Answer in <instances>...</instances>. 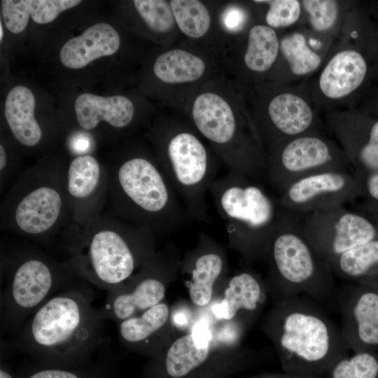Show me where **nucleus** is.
Segmentation results:
<instances>
[{"mask_svg":"<svg viewBox=\"0 0 378 378\" xmlns=\"http://www.w3.org/2000/svg\"><path fill=\"white\" fill-rule=\"evenodd\" d=\"M313 112L300 97L284 92L270 102L267 120L259 125L257 133L260 141L268 147V153L294 138L312 134Z\"/></svg>","mask_w":378,"mask_h":378,"instance_id":"nucleus-19","label":"nucleus"},{"mask_svg":"<svg viewBox=\"0 0 378 378\" xmlns=\"http://www.w3.org/2000/svg\"><path fill=\"white\" fill-rule=\"evenodd\" d=\"M109 363H101L78 368H59L38 365L19 378H111Z\"/></svg>","mask_w":378,"mask_h":378,"instance_id":"nucleus-34","label":"nucleus"},{"mask_svg":"<svg viewBox=\"0 0 378 378\" xmlns=\"http://www.w3.org/2000/svg\"><path fill=\"white\" fill-rule=\"evenodd\" d=\"M367 209L372 214V216H368L373 220L378 229V206L367 204Z\"/></svg>","mask_w":378,"mask_h":378,"instance_id":"nucleus-42","label":"nucleus"},{"mask_svg":"<svg viewBox=\"0 0 378 378\" xmlns=\"http://www.w3.org/2000/svg\"><path fill=\"white\" fill-rule=\"evenodd\" d=\"M66 170V165L45 162L21 172L1 202V229L42 241L70 225Z\"/></svg>","mask_w":378,"mask_h":378,"instance_id":"nucleus-5","label":"nucleus"},{"mask_svg":"<svg viewBox=\"0 0 378 378\" xmlns=\"http://www.w3.org/2000/svg\"><path fill=\"white\" fill-rule=\"evenodd\" d=\"M230 246L250 261L267 260L272 237L286 213L279 199L258 181L230 172L209 186Z\"/></svg>","mask_w":378,"mask_h":378,"instance_id":"nucleus-6","label":"nucleus"},{"mask_svg":"<svg viewBox=\"0 0 378 378\" xmlns=\"http://www.w3.org/2000/svg\"><path fill=\"white\" fill-rule=\"evenodd\" d=\"M280 50L295 75L307 74L321 64V57L307 46L304 36L300 33H293L283 38Z\"/></svg>","mask_w":378,"mask_h":378,"instance_id":"nucleus-31","label":"nucleus"},{"mask_svg":"<svg viewBox=\"0 0 378 378\" xmlns=\"http://www.w3.org/2000/svg\"><path fill=\"white\" fill-rule=\"evenodd\" d=\"M361 195L366 197L368 204L378 206V172L358 178Z\"/></svg>","mask_w":378,"mask_h":378,"instance_id":"nucleus-37","label":"nucleus"},{"mask_svg":"<svg viewBox=\"0 0 378 378\" xmlns=\"http://www.w3.org/2000/svg\"><path fill=\"white\" fill-rule=\"evenodd\" d=\"M133 4L150 30L163 34L174 27L176 22L169 2L164 0H134Z\"/></svg>","mask_w":378,"mask_h":378,"instance_id":"nucleus-33","label":"nucleus"},{"mask_svg":"<svg viewBox=\"0 0 378 378\" xmlns=\"http://www.w3.org/2000/svg\"><path fill=\"white\" fill-rule=\"evenodd\" d=\"M360 195L359 178L354 173L340 170L304 178L288 187L278 199L286 210L304 215L345 206Z\"/></svg>","mask_w":378,"mask_h":378,"instance_id":"nucleus-14","label":"nucleus"},{"mask_svg":"<svg viewBox=\"0 0 378 378\" xmlns=\"http://www.w3.org/2000/svg\"><path fill=\"white\" fill-rule=\"evenodd\" d=\"M244 14L241 9L232 7L225 10L222 22L228 31H237L244 24Z\"/></svg>","mask_w":378,"mask_h":378,"instance_id":"nucleus-38","label":"nucleus"},{"mask_svg":"<svg viewBox=\"0 0 378 378\" xmlns=\"http://www.w3.org/2000/svg\"><path fill=\"white\" fill-rule=\"evenodd\" d=\"M206 70V62L197 55L174 48L160 55L153 64V73L167 84H184L200 79Z\"/></svg>","mask_w":378,"mask_h":378,"instance_id":"nucleus-27","label":"nucleus"},{"mask_svg":"<svg viewBox=\"0 0 378 378\" xmlns=\"http://www.w3.org/2000/svg\"><path fill=\"white\" fill-rule=\"evenodd\" d=\"M0 378H19L18 375L14 374L4 363H1Z\"/></svg>","mask_w":378,"mask_h":378,"instance_id":"nucleus-41","label":"nucleus"},{"mask_svg":"<svg viewBox=\"0 0 378 378\" xmlns=\"http://www.w3.org/2000/svg\"><path fill=\"white\" fill-rule=\"evenodd\" d=\"M1 265L4 279L1 330L14 336L50 298L84 280L67 260L57 261L30 245L4 253Z\"/></svg>","mask_w":378,"mask_h":378,"instance_id":"nucleus-7","label":"nucleus"},{"mask_svg":"<svg viewBox=\"0 0 378 378\" xmlns=\"http://www.w3.org/2000/svg\"><path fill=\"white\" fill-rule=\"evenodd\" d=\"M74 106L77 122L85 131L95 129L102 121L116 129L125 128L134 115L132 102L121 95L105 97L83 93L76 98Z\"/></svg>","mask_w":378,"mask_h":378,"instance_id":"nucleus-23","label":"nucleus"},{"mask_svg":"<svg viewBox=\"0 0 378 378\" xmlns=\"http://www.w3.org/2000/svg\"><path fill=\"white\" fill-rule=\"evenodd\" d=\"M279 49L280 43L273 28L254 25L248 31L244 63L253 71H266L275 62Z\"/></svg>","mask_w":378,"mask_h":378,"instance_id":"nucleus-29","label":"nucleus"},{"mask_svg":"<svg viewBox=\"0 0 378 378\" xmlns=\"http://www.w3.org/2000/svg\"><path fill=\"white\" fill-rule=\"evenodd\" d=\"M368 64L365 57L354 50L339 52L329 61L319 78V87L331 99L344 97L365 81Z\"/></svg>","mask_w":378,"mask_h":378,"instance_id":"nucleus-24","label":"nucleus"},{"mask_svg":"<svg viewBox=\"0 0 378 378\" xmlns=\"http://www.w3.org/2000/svg\"><path fill=\"white\" fill-rule=\"evenodd\" d=\"M335 300L341 314L343 338L354 352L378 346V293L346 288L336 290Z\"/></svg>","mask_w":378,"mask_h":378,"instance_id":"nucleus-18","label":"nucleus"},{"mask_svg":"<svg viewBox=\"0 0 378 378\" xmlns=\"http://www.w3.org/2000/svg\"><path fill=\"white\" fill-rule=\"evenodd\" d=\"M301 225L309 244L328 265L344 253L378 237V229L368 215L344 206L302 215Z\"/></svg>","mask_w":378,"mask_h":378,"instance_id":"nucleus-13","label":"nucleus"},{"mask_svg":"<svg viewBox=\"0 0 378 378\" xmlns=\"http://www.w3.org/2000/svg\"><path fill=\"white\" fill-rule=\"evenodd\" d=\"M344 146V157L358 178L378 172V118L361 116L333 125Z\"/></svg>","mask_w":378,"mask_h":378,"instance_id":"nucleus-21","label":"nucleus"},{"mask_svg":"<svg viewBox=\"0 0 378 378\" xmlns=\"http://www.w3.org/2000/svg\"><path fill=\"white\" fill-rule=\"evenodd\" d=\"M35 97L23 85L13 87L5 102L4 115L15 139L27 148L36 147L43 139V131L34 116Z\"/></svg>","mask_w":378,"mask_h":378,"instance_id":"nucleus-25","label":"nucleus"},{"mask_svg":"<svg viewBox=\"0 0 378 378\" xmlns=\"http://www.w3.org/2000/svg\"><path fill=\"white\" fill-rule=\"evenodd\" d=\"M229 378V377H228ZM241 378H309L300 377L291 374H288L284 372L278 373H262L252 377H241Z\"/></svg>","mask_w":378,"mask_h":378,"instance_id":"nucleus-40","label":"nucleus"},{"mask_svg":"<svg viewBox=\"0 0 378 378\" xmlns=\"http://www.w3.org/2000/svg\"><path fill=\"white\" fill-rule=\"evenodd\" d=\"M377 52H378V34H377Z\"/></svg>","mask_w":378,"mask_h":378,"instance_id":"nucleus-45","label":"nucleus"},{"mask_svg":"<svg viewBox=\"0 0 378 378\" xmlns=\"http://www.w3.org/2000/svg\"><path fill=\"white\" fill-rule=\"evenodd\" d=\"M266 4L269 9L265 15L267 26L272 28L284 27L294 24L301 11L300 3L297 0L254 1Z\"/></svg>","mask_w":378,"mask_h":378,"instance_id":"nucleus-35","label":"nucleus"},{"mask_svg":"<svg viewBox=\"0 0 378 378\" xmlns=\"http://www.w3.org/2000/svg\"><path fill=\"white\" fill-rule=\"evenodd\" d=\"M120 45L117 31L108 24L98 23L66 42L60 50L59 58L65 66L78 69L96 59L113 55Z\"/></svg>","mask_w":378,"mask_h":378,"instance_id":"nucleus-22","label":"nucleus"},{"mask_svg":"<svg viewBox=\"0 0 378 378\" xmlns=\"http://www.w3.org/2000/svg\"><path fill=\"white\" fill-rule=\"evenodd\" d=\"M66 187L71 224L85 226L104 211L108 192L107 167L92 155H77L66 165Z\"/></svg>","mask_w":378,"mask_h":378,"instance_id":"nucleus-15","label":"nucleus"},{"mask_svg":"<svg viewBox=\"0 0 378 378\" xmlns=\"http://www.w3.org/2000/svg\"><path fill=\"white\" fill-rule=\"evenodd\" d=\"M169 4L176 24L184 35L199 38L209 31L211 16L204 3L198 0H172Z\"/></svg>","mask_w":378,"mask_h":378,"instance_id":"nucleus-30","label":"nucleus"},{"mask_svg":"<svg viewBox=\"0 0 378 378\" xmlns=\"http://www.w3.org/2000/svg\"><path fill=\"white\" fill-rule=\"evenodd\" d=\"M82 285L50 298L14 336L16 346L38 365L85 367L104 346V319L92 305V290Z\"/></svg>","mask_w":378,"mask_h":378,"instance_id":"nucleus-1","label":"nucleus"},{"mask_svg":"<svg viewBox=\"0 0 378 378\" xmlns=\"http://www.w3.org/2000/svg\"><path fill=\"white\" fill-rule=\"evenodd\" d=\"M301 216L286 211L272 237L266 281L274 303L307 295L322 305L335 300L333 273L305 238Z\"/></svg>","mask_w":378,"mask_h":378,"instance_id":"nucleus-8","label":"nucleus"},{"mask_svg":"<svg viewBox=\"0 0 378 378\" xmlns=\"http://www.w3.org/2000/svg\"><path fill=\"white\" fill-rule=\"evenodd\" d=\"M321 378H378V358L369 351L354 352L338 360Z\"/></svg>","mask_w":378,"mask_h":378,"instance_id":"nucleus-32","label":"nucleus"},{"mask_svg":"<svg viewBox=\"0 0 378 378\" xmlns=\"http://www.w3.org/2000/svg\"><path fill=\"white\" fill-rule=\"evenodd\" d=\"M333 274L346 281H360L378 270V237L340 255L330 265Z\"/></svg>","mask_w":378,"mask_h":378,"instance_id":"nucleus-28","label":"nucleus"},{"mask_svg":"<svg viewBox=\"0 0 378 378\" xmlns=\"http://www.w3.org/2000/svg\"><path fill=\"white\" fill-rule=\"evenodd\" d=\"M80 0H3L1 12L7 29L19 34L27 27L29 16L40 24L50 23L58 15L78 5Z\"/></svg>","mask_w":378,"mask_h":378,"instance_id":"nucleus-26","label":"nucleus"},{"mask_svg":"<svg viewBox=\"0 0 378 378\" xmlns=\"http://www.w3.org/2000/svg\"><path fill=\"white\" fill-rule=\"evenodd\" d=\"M4 36V29L1 22H0V41H2Z\"/></svg>","mask_w":378,"mask_h":378,"instance_id":"nucleus-43","label":"nucleus"},{"mask_svg":"<svg viewBox=\"0 0 378 378\" xmlns=\"http://www.w3.org/2000/svg\"><path fill=\"white\" fill-rule=\"evenodd\" d=\"M302 4L309 14L314 29L323 31L329 29L338 15L337 4L332 0H304Z\"/></svg>","mask_w":378,"mask_h":378,"instance_id":"nucleus-36","label":"nucleus"},{"mask_svg":"<svg viewBox=\"0 0 378 378\" xmlns=\"http://www.w3.org/2000/svg\"><path fill=\"white\" fill-rule=\"evenodd\" d=\"M171 309L165 302L117 323L121 343L128 349L146 356H158L167 342L171 326Z\"/></svg>","mask_w":378,"mask_h":378,"instance_id":"nucleus-20","label":"nucleus"},{"mask_svg":"<svg viewBox=\"0 0 378 378\" xmlns=\"http://www.w3.org/2000/svg\"><path fill=\"white\" fill-rule=\"evenodd\" d=\"M66 259L85 281L106 290L130 279L157 251L155 236L106 211L62 231Z\"/></svg>","mask_w":378,"mask_h":378,"instance_id":"nucleus-3","label":"nucleus"},{"mask_svg":"<svg viewBox=\"0 0 378 378\" xmlns=\"http://www.w3.org/2000/svg\"><path fill=\"white\" fill-rule=\"evenodd\" d=\"M180 261L173 245L157 251L130 279L107 291L99 309L102 318L118 323L163 302Z\"/></svg>","mask_w":378,"mask_h":378,"instance_id":"nucleus-11","label":"nucleus"},{"mask_svg":"<svg viewBox=\"0 0 378 378\" xmlns=\"http://www.w3.org/2000/svg\"><path fill=\"white\" fill-rule=\"evenodd\" d=\"M190 330L169 342L146 366L144 378H228L244 370L251 356Z\"/></svg>","mask_w":378,"mask_h":378,"instance_id":"nucleus-10","label":"nucleus"},{"mask_svg":"<svg viewBox=\"0 0 378 378\" xmlns=\"http://www.w3.org/2000/svg\"><path fill=\"white\" fill-rule=\"evenodd\" d=\"M262 330L272 343L283 372L321 378L349 355L340 327L323 306L307 295L274 303Z\"/></svg>","mask_w":378,"mask_h":378,"instance_id":"nucleus-2","label":"nucleus"},{"mask_svg":"<svg viewBox=\"0 0 378 378\" xmlns=\"http://www.w3.org/2000/svg\"><path fill=\"white\" fill-rule=\"evenodd\" d=\"M374 111H376V113L378 115V104H377V106L376 108V110H374Z\"/></svg>","mask_w":378,"mask_h":378,"instance_id":"nucleus-44","label":"nucleus"},{"mask_svg":"<svg viewBox=\"0 0 378 378\" xmlns=\"http://www.w3.org/2000/svg\"><path fill=\"white\" fill-rule=\"evenodd\" d=\"M106 167L104 211L155 236L172 233L190 219L156 157L130 153Z\"/></svg>","mask_w":378,"mask_h":378,"instance_id":"nucleus-4","label":"nucleus"},{"mask_svg":"<svg viewBox=\"0 0 378 378\" xmlns=\"http://www.w3.org/2000/svg\"><path fill=\"white\" fill-rule=\"evenodd\" d=\"M222 285L221 298L209 307L211 316L217 321L234 323L247 330L266 302V281L256 272L245 270L225 278Z\"/></svg>","mask_w":378,"mask_h":378,"instance_id":"nucleus-17","label":"nucleus"},{"mask_svg":"<svg viewBox=\"0 0 378 378\" xmlns=\"http://www.w3.org/2000/svg\"><path fill=\"white\" fill-rule=\"evenodd\" d=\"M179 270L185 276L190 300L195 307H209L216 289L226 278L227 258L224 248L204 232L197 244L181 260Z\"/></svg>","mask_w":378,"mask_h":378,"instance_id":"nucleus-16","label":"nucleus"},{"mask_svg":"<svg viewBox=\"0 0 378 378\" xmlns=\"http://www.w3.org/2000/svg\"><path fill=\"white\" fill-rule=\"evenodd\" d=\"M195 130L171 122L155 136L156 158L190 219L209 223L206 194L218 163Z\"/></svg>","mask_w":378,"mask_h":378,"instance_id":"nucleus-9","label":"nucleus"},{"mask_svg":"<svg viewBox=\"0 0 378 378\" xmlns=\"http://www.w3.org/2000/svg\"><path fill=\"white\" fill-rule=\"evenodd\" d=\"M344 155L326 139L312 134L287 141L267 154L265 178L281 194L307 176L346 170Z\"/></svg>","mask_w":378,"mask_h":378,"instance_id":"nucleus-12","label":"nucleus"},{"mask_svg":"<svg viewBox=\"0 0 378 378\" xmlns=\"http://www.w3.org/2000/svg\"><path fill=\"white\" fill-rule=\"evenodd\" d=\"M71 149L77 155L88 154L92 146V138L88 133L75 134L71 140Z\"/></svg>","mask_w":378,"mask_h":378,"instance_id":"nucleus-39","label":"nucleus"}]
</instances>
